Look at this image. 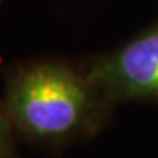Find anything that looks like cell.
Listing matches in <instances>:
<instances>
[{"label": "cell", "instance_id": "7a4b0ae2", "mask_svg": "<svg viewBox=\"0 0 158 158\" xmlns=\"http://www.w3.org/2000/svg\"><path fill=\"white\" fill-rule=\"evenodd\" d=\"M87 79L105 100L158 102V23L98 58Z\"/></svg>", "mask_w": 158, "mask_h": 158}, {"label": "cell", "instance_id": "3957f363", "mask_svg": "<svg viewBox=\"0 0 158 158\" xmlns=\"http://www.w3.org/2000/svg\"><path fill=\"white\" fill-rule=\"evenodd\" d=\"M0 158H11V142L3 116L0 114Z\"/></svg>", "mask_w": 158, "mask_h": 158}, {"label": "cell", "instance_id": "6da1fadb", "mask_svg": "<svg viewBox=\"0 0 158 158\" xmlns=\"http://www.w3.org/2000/svg\"><path fill=\"white\" fill-rule=\"evenodd\" d=\"M103 98L87 77L56 63L18 71L6 90L5 108L19 131L42 140H60L95 123ZM105 100V98H103Z\"/></svg>", "mask_w": 158, "mask_h": 158}]
</instances>
